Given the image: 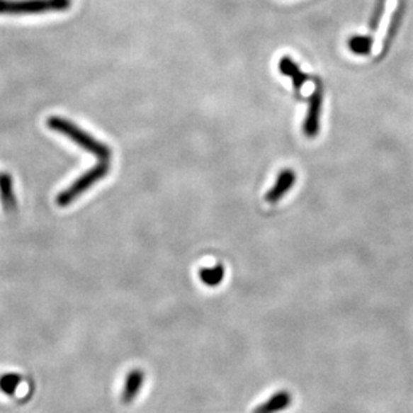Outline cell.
I'll use <instances>...</instances> for the list:
<instances>
[{
	"label": "cell",
	"instance_id": "1",
	"mask_svg": "<svg viewBox=\"0 0 413 413\" xmlns=\"http://www.w3.org/2000/svg\"><path fill=\"white\" fill-rule=\"evenodd\" d=\"M47 126L51 130L57 131L60 134L66 135L67 138H70L71 141L75 142L78 146H81L86 152L94 154L98 158L107 161L111 155V150L110 147L102 143V142L96 141L93 138L89 132L83 131L79 129L77 125L71 123L70 120L67 119L60 118V117H50L47 119Z\"/></svg>",
	"mask_w": 413,
	"mask_h": 413
},
{
	"label": "cell",
	"instance_id": "9",
	"mask_svg": "<svg viewBox=\"0 0 413 413\" xmlns=\"http://www.w3.org/2000/svg\"><path fill=\"white\" fill-rule=\"evenodd\" d=\"M0 201L7 212H12L16 206L11 177L7 174L0 176Z\"/></svg>",
	"mask_w": 413,
	"mask_h": 413
},
{
	"label": "cell",
	"instance_id": "7",
	"mask_svg": "<svg viewBox=\"0 0 413 413\" xmlns=\"http://www.w3.org/2000/svg\"><path fill=\"white\" fill-rule=\"evenodd\" d=\"M143 380H145V376H143V372L141 369L131 370L125 380V387H123V392H122V402L125 404H129L138 396L142 385H143Z\"/></svg>",
	"mask_w": 413,
	"mask_h": 413
},
{
	"label": "cell",
	"instance_id": "5",
	"mask_svg": "<svg viewBox=\"0 0 413 413\" xmlns=\"http://www.w3.org/2000/svg\"><path fill=\"white\" fill-rule=\"evenodd\" d=\"M295 182V174L293 170L290 169H285L283 170L278 177L276 183L273 185L272 189L268 191V194L265 196V200L269 203H277L283 198V196L293 188Z\"/></svg>",
	"mask_w": 413,
	"mask_h": 413
},
{
	"label": "cell",
	"instance_id": "8",
	"mask_svg": "<svg viewBox=\"0 0 413 413\" xmlns=\"http://www.w3.org/2000/svg\"><path fill=\"white\" fill-rule=\"evenodd\" d=\"M280 71L283 72V75L292 78L295 91H300L301 87L304 86V83L307 81V75L300 70V67L289 57H283L280 60Z\"/></svg>",
	"mask_w": 413,
	"mask_h": 413
},
{
	"label": "cell",
	"instance_id": "13",
	"mask_svg": "<svg viewBox=\"0 0 413 413\" xmlns=\"http://www.w3.org/2000/svg\"><path fill=\"white\" fill-rule=\"evenodd\" d=\"M384 9H385V0H380V1H378V7H376V10H375V13H373V16H372V19H370V24H369L372 31H376V30H378V23H380V21H381V16H383Z\"/></svg>",
	"mask_w": 413,
	"mask_h": 413
},
{
	"label": "cell",
	"instance_id": "14",
	"mask_svg": "<svg viewBox=\"0 0 413 413\" xmlns=\"http://www.w3.org/2000/svg\"><path fill=\"white\" fill-rule=\"evenodd\" d=\"M400 13H402V11L399 10V11L396 12V13L393 15V18H392V22H390V31H388L387 40H385V47H388V46H390V43L392 42V38H393V35L396 34L397 24H399V22H400Z\"/></svg>",
	"mask_w": 413,
	"mask_h": 413
},
{
	"label": "cell",
	"instance_id": "12",
	"mask_svg": "<svg viewBox=\"0 0 413 413\" xmlns=\"http://www.w3.org/2000/svg\"><path fill=\"white\" fill-rule=\"evenodd\" d=\"M19 384H21V378L15 373H6L0 378V390L9 396H12L15 393Z\"/></svg>",
	"mask_w": 413,
	"mask_h": 413
},
{
	"label": "cell",
	"instance_id": "2",
	"mask_svg": "<svg viewBox=\"0 0 413 413\" xmlns=\"http://www.w3.org/2000/svg\"><path fill=\"white\" fill-rule=\"evenodd\" d=\"M72 0H0V15H34L67 11Z\"/></svg>",
	"mask_w": 413,
	"mask_h": 413
},
{
	"label": "cell",
	"instance_id": "11",
	"mask_svg": "<svg viewBox=\"0 0 413 413\" xmlns=\"http://www.w3.org/2000/svg\"><path fill=\"white\" fill-rule=\"evenodd\" d=\"M372 45H373V40L370 36H352L348 40V46L351 48V51L354 54H358V55L370 54Z\"/></svg>",
	"mask_w": 413,
	"mask_h": 413
},
{
	"label": "cell",
	"instance_id": "6",
	"mask_svg": "<svg viewBox=\"0 0 413 413\" xmlns=\"http://www.w3.org/2000/svg\"><path fill=\"white\" fill-rule=\"evenodd\" d=\"M292 404V395L288 390H278L269 400L262 402L253 413H278L289 408Z\"/></svg>",
	"mask_w": 413,
	"mask_h": 413
},
{
	"label": "cell",
	"instance_id": "10",
	"mask_svg": "<svg viewBox=\"0 0 413 413\" xmlns=\"http://www.w3.org/2000/svg\"><path fill=\"white\" fill-rule=\"evenodd\" d=\"M225 277V268L218 264L214 268H205L200 271V278L203 283H206L208 286H217L222 283Z\"/></svg>",
	"mask_w": 413,
	"mask_h": 413
},
{
	"label": "cell",
	"instance_id": "3",
	"mask_svg": "<svg viewBox=\"0 0 413 413\" xmlns=\"http://www.w3.org/2000/svg\"><path fill=\"white\" fill-rule=\"evenodd\" d=\"M108 173V164L101 162L98 165L93 166L89 171H86L83 176L78 178L75 182H72L70 186L63 190L57 197V203L60 208L69 206L75 201L81 194L90 189L96 182H99L102 178Z\"/></svg>",
	"mask_w": 413,
	"mask_h": 413
},
{
	"label": "cell",
	"instance_id": "4",
	"mask_svg": "<svg viewBox=\"0 0 413 413\" xmlns=\"http://www.w3.org/2000/svg\"><path fill=\"white\" fill-rule=\"evenodd\" d=\"M321 107H322V94H321V89L317 87L309 99L307 118L304 122V132L309 138H315L319 134Z\"/></svg>",
	"mask_w": 413,
	"mask_h": 413
}]
</instances>
